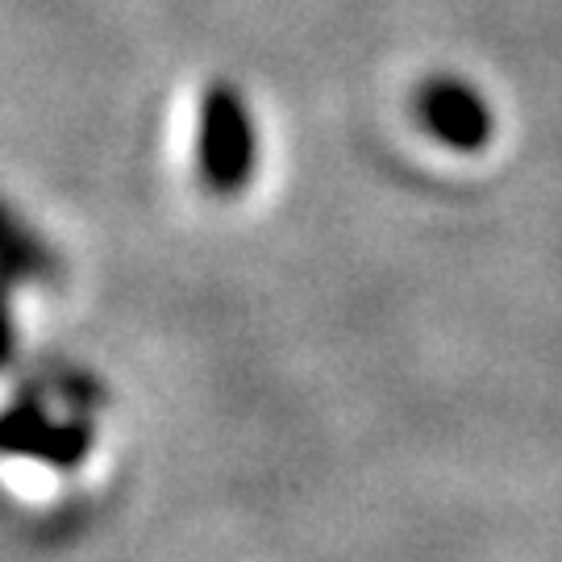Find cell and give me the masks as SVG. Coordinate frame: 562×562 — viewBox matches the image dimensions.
Segmentation results:
<instances>
[{"label":"cell","instance_id":"1","mask_svg":"<svg viewBox=\"0 0 562 562\" xmlns=\"http://www.w3.org/2000/svg\"><path fill=\"white\" fill-rule=\"evenodd\" d=\"M259 171V125L241 88L213 80L196 104V180L222 196H241Z\"/></svg>","mask_w":562,"mask_h":562},{"label":"cell","instance_id":"2","mask_svg":"<svg viewBox=\"0 0 562 562\" xmlns=\"http://www.w3.org/2000/svg\"><path fill=\"white\" fill-rule=\"evenodd\" d=\"M92 425L83 413L50 417L38 392H21L13 404L0 408V454L30 459L55 471H76L92 454Z\"/></svg>","mask_w":562,"mask_h":562},{"label":"cell","instance_id":"3","mask_svg":"<svg viewBox=\"0 0 562 562\" xmlns=\"http://www.w3.org/2000/svg\"><path fill=\"white\" fill-rule=\"evenodd\" d=\"M413 113L425 134L454 155H480L496 138V113L483 97V88L450 71H438L417 83Z\"/></svg>","mask_w":562,"mask_h":562},{"label":"cell","instance_id":"4","mask_svg":"<svg viewBox=\"0 0 562 562\" xmlns=\"http://www.w3.org/2000/svg\"><path fill=\"white\" fill-rule=\"evenodd\" d=\"M55 271L59 262L50 255V246L34 238L9 204H0V276L9 283H46L55 280Z\"/></svg>","mask_w":562,"mask_h":562},{"label":"cell","instance_id":"5","mask_svg":"<svg viewBox=\"0 0 562 562\" xmlns=\"http://www.w3.org/2000/svg\"><path fill=\"white\" fill-rule=\"evenodd\" d=\"M18 329H13V283L0 276V371L13 362Z\"/></svg>","mask_w":562,"mask_h":562}]
</instances>
